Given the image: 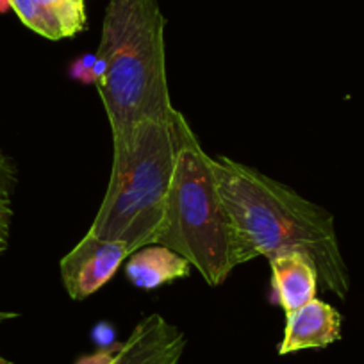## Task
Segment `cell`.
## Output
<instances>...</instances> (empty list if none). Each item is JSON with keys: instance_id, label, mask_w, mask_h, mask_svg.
<instances>
[{"instance_id": "1", "label": "cell", "mask_w": 364, "mask_h": 364, "mask_svg": "<svg viewBox=\"0 0 364 364\" xmlns=\"http://www.w3.org/2000/svg\"><path fill=\"white\" fill-rule=\"evenodd\" d=\"M211 166L252 259L304 252L316 264L320 284L346 299L348 268L339 250L334 216L327 209L230 157H211Z\"/></svg>"}, {"instance_id": "2", "label": "cell", "mask_w": 364, "mask_h": 364, "mask_svg": "<svg viewBox=\"0 0 364 364\" xmlns=\"http://www.w3.org/2000/svg\"><path fill=\"white\" fill-rule=\"evenodd\" d=\"M166 18L157 0H109L102 23L93 84L111 134L143 120L171 122L175 107L168 86Z\"/></svg>"}, {"instance_id": "3", "label": "cell", "mask_w": 364, "mask_h": 364, "mask_svg": "<svg viewBox=\"0 0 364 364\" xmlns=\"http://www.w3.org/2000/svg\"><path fill=\"white\" fill-rule=\"evenodd\" d=\"M171 125L175 168L157 245L186 257L209 286H220L252 255L223 200L211 156L178 109Z\"/></svg>"}, {"instance_id": "4", "label": "cell", "mask_w": 364, "mask_h": 364, "mask_svg": "<svg viewBox=\"0 0 364 364\" xmlns=\"http://www.w3.org/2000/svg\"><path fill=\"white\" fill-rule=\"evenodd\" d=\"M173 168L175 132L171 122L143 120L124 134L113 136L111 177L87 234L122 241L131 254L157 245Z\"/></svg>"}, {"instance_id": "5", "label": "cell", "mask_w": 364, "mask_h": 364, "mask_svg": "<svg viewBox=\"0 0 364 364\" xmlns=\"http://www.w3.org/2000/svg\"><path fill=\"white\" fill-rule=\"evenodd\" d=\"M131 255L122 241L86 236L61 259V279L72 300H86L114 277Z\"/></svg>"}, {"instance_id": "6", "label": "cell", "mask_w": 364, "mask_h": 364, "mask_svg": "<svg viewBox=\"0 0 364 364\" xmlns=\"http://www.w3.org/2000/svg\"><path fill=\"white\" fill-rule=\"evenodd\" d=\"M186 336L161 314H149L131 332L109 364H178Z\"/></svg>"}, {"instance_id": "7", "label": "cell", "mask_w": 364, "mask_h": 364, "mask_svg": "<svg viewBox=\"0 0 364 364\" xmlns=\"http://www.w3.org/2000/svg\"><path fill=\"white\" fill-rule=\"evenodd\" d=\"M343 318L331 304L313 299L300 309L286 314L284 338L279 343V355L325 348L341 339Z\"/></svg>"}, {"instance_id": "8", "label": "cell", "mask_w": 364, "mask_h": 364, "mask_svg": "<svg viewBox=\"0 0 364 364\" xmlns=\"http://www.w3.org/2000/svg\"><path fill=\"white\" fill-rule=\"evenodd\" d=\"M272 268L273 300L286 314L316 299L320 275L313 259L299 250L282 252L268 259Z\"/></svg>"}, {"instance_id": "9", "label": "cell", "mask_w": 364, "mask_h": 364, "mask_svg": "<svg viewBox=\"0 0 364 364\" xmlns=\"http://www.w3.org/2000/svg\"><path fill=\"white\" fill-rule=\"evenodd\" d=\"M23 26L47 40L59 41L86 29V8L72 0H9Z\"/></svg>"}, {"instance_id": "10", "label": "cell", "mask_w": 364, "mask_h": 364, "mask_svg": "<svg viewBox=\"0 0 364 364\" xmlns=\"http://www.w3.org/2000/svg\"><path fill=\"white\" fill-rule=\"evenodd\" d=\"M191 262L163 245H149L129 255L125 275L139 289H156L164 284L190 277Z\"/></svg>"}, {"instance_id": "11", "label": "cell", "mask_w": 364, "mask_h": 364, "mask_svg": "<svg viewBox=\"0 0 364 364\" xmlns=\"http://www.w3.org/2000/svg\"><path fill=\"white\" fill-rule=\"evenodd\" d=\"M16 186V166L11 157L0 149V202L11 200Z\"/></svg>"}, {"instance_id": "12", "label": "cell", "mask_w": 364, "mask_h": 364, "mask_svg": "<svg viewBox=\"0 0 364 364\" xmlns=\"http://www.w3.org/2000/svg\"><path fill=\"white\" fill-rule=\"evenodd\" d=\"M97 61V54H84L77 58L70 66V77L82 84H93V65Z\"/></svg>"}, {"instance_id": "13", "label": "cell", "mask_w": 364, "mask_h": 364, "mask_svg": "<svg viewBox=\"0 0 364 364\" xmlns=\"http://www.w3.org/2000/svg\"><path fill=\"white\" fill-rule=\"evenodd\" d=\"M11 200L0 202V254L8 248L9 225H11Z\"/></svg>"}, {"instance_id": "14", "label": "cell", "mask_w": 364, "mask_h": 364, "mask_svg": "<svg viewBox=\"0 0 364 364\" xmlns=\"http://www.w3.org/2000/svg\"><path fill=\"white\" fill-rule=\"evenodd\" d=\"M91 338H93V341H95L100 348L106 350V348H109V346L114 345L117 332H114L113 325L99 323L93 327V331H91Z\"/></svg>"}, {"instance_id": "15", "label": "cell", "mask_w": 364, "mask_h": 364, "mask_svg": "<svg viewBox=\"0 0 364 364\" xmlns=\"http://www.w3.org/2000/svg\"><path fill=\"white\" fill-rule=\"evenodd\" d=\"M118 348H120V345L117 346L114 350H102V352L95 353V355H87V357H82V359L77 360V364H109L111 360H113V357L117 355Z\"/></svg>"}, {"instance_id": "16", "label": "cell", "mask_w": 364, "mask_h": 364, "mask_svg": "<svg viewBox=\"0 0 364 364\" xmlns=\"http://www.w3.org/2000/svg\"><path fill=\"white\" fill-rule=\"evenodd\" d=\"M9 8H11V4H9V0H0V13L8 11Z\"/></svg>"}, {"instance_id": "17", "label": "cell", "mask_w": 364, "mask_h": 364, "mask_svg": "<svg viewBox=\"0 0 364 364\" xmlns=\"http://www.w3.org/2000/svg\"><path fill=\"white\" fill-rule=\"evenodd\" d=\"M15 314H9V313H0V321L2 320H8V318H13ZM0 360H2V355H0Z\"/></svg>"}, {"instance_id": "18", "label": "cell", "mask_w": 364, "mask_h": 364, "mask_svg": "<svg viewBox=\"0 0 364 364\" xmlns=\"http://www.w3.org/2000/svg\"><path fill=\"white\" fill-rule=\"evenodd\" d=\"M73 4H77V6H80V8H86V4H84V2H86V0H72Z\"/></svg>"}, {"instance_id": "19", "label": "cell", "mask_w": 364, "mask_h": 364, "mask_svg": "<svg viewBox=\"0 0 364 364\" xmlns=\"http://www.w3.org/2000/svg\"><path fill=\"white\" fill-rule=\"evenodd\" d=\"M0 364H13L11 360H8V359H4V357H2V360H0Z\"/></svg>"}]
</instances>
